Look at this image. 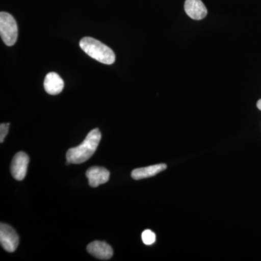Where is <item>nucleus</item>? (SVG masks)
<instances>
[{
  "label": "nucleus",
  "mask_w": 261,
  "mask_h": 261,
  "mask_svg": "<svg viewBox=\"0 0 261 261\" xmlns=\"http://www.w3.org/2000/svg\"><path fill=\"white\" fill-rule=\"evenodd\" d=\"M29 163L28 154L19 152L15 154L11 163V173L13 178L21 181L25 177Z\"/></svg>",
  "instance_id": "39448f33"
},
{
  "label": "nucleus",
  "mask_w": 261,
  "mask_h": 261,
  "mask_svg": "<svg viewBox=\"0 0 261 261\" xmlns=\"http://www.w3.org/2000/svg\"><path fill=\"white\" fill-rule=\"evenodd\" d=\"M44 87L48 94L51 95H57L63 91L64 82L58 73L51 72L46 75Z\"/></svg>",
  "instance_id": "1a4fd4ad"
},
{
  "label": "nucleus",
  "mask_w": 261,
  "mask_h": 261,
  "mask_svg": "<svg viewBox=\"0 0 261 261\" xmlns=\"http://www.w3.org/2000/svg\"><path fill=\"white\" fill-rule=\"evenodd\" d=\"M142 239L145 245H151L155 242V234L151 230L147 229L142 232Z\"/></svg>",
  "instance_id": "9b49d317"
},
{
  "label": "nucleus",
  "mask_w": 261,
  "mask_h": 261,
  "mask_svg": "<svg viewBox=\"0 0 261 261\" xmlns=\"http://www.w3.org/2000/svg\"><path fill=\"white\" fill-rule=\"evenodd\" d=\"M185 10L187 15L193 20H202L207 14V8L201 0H186Z\"/></svg>",
  "instance_id": "6e6552de"
},
{
  "label": "nucleus",
  "mask_w": 261,
  "mask_h": 261,
  "mask_svg": "<svg viewBox=\"0 0 261 261\" xmlns=\"http://www.w3.org/2000/svg\"><path fill=\"white\" fill-rule=\"evenodd\" d=\"M257 108L261 111V99L257 102Z\"/></svg>",
  "instance_id": "ddd939ff"
},
{
  "label": "nucleus",
  "mask_w": 261,
  "mask_h": 261,
  "mask_svg": "<svg viewBox=\"0 0 261 261\" xmlns=\"http://www.w3.org/2000/svg\"><path fill=\"white\" fill-rule=\"evenodd\" d=\"M0 243L7 252H13L19 245V237L15 230L9 225H0Z\"/></svg>",
  "instance_id": "20e7f679"
},
{
  "label": "nucleus",
  "mask_w": 261,
  "mask_h": 261,
  "mask_svg": "<svg viewBox=\"0 0 261 261\" xmlns=\"http://www.w3.org/2000/svg\"><path fill=\"white\" fill-rule=\"evenodd\" d=\"M101 137L102 135L99 128L91 130L80 145L68 149L66 153L67 161L73 164L86 162L97 150Z\"/></svg>",
  "instance_id": "f257e3e1"
},
{
  "label": "nucleus",
  "mask_w": 261,
  "mask_h": 261,
  "mask_svg": "<svg viewBox=\"0 0 261 261\" xmlns=\"http://www.w3.org/2000/svg\"><path fill=\"white\" fill-rule=\"evenodd\" d=\"M10 123H2L0 125V142H4L5 137L8 135L9 130Z\"/></svg>",
  "instance_id": "f8f14e48"
},
{
  "label": "nucleus",
  "mask_w": 261,
  "mask_h": 261,
  "mask_svg": "<svg viewBox=\"0 0 261 261\" xmlns=\"http://www.w3.org/2000/svg\"><path fill=\"white\" fill-rule=\"evenodd\" d=\"M87 251L99 260H109L113 256V251L111 245L106 242L94 241L87 246Z\"/></svg>",
  "instance_id": "0eeeda50"
},
{
  "label": "nucleus",
  "mask_w": 261,
  "mask_h": 261,
  "mask_svg": "<svg viewBox=\"0 0 261 261\" xmlns=\"http://www.w3.org/2000/svg\"><path fill=\"white\" fill-rule=\"evenodd\" d=\"M18 25L13 15L6 12L0 13V35L6 45L13 46L18 39Z\"/></svg>",
  "instance_id": "7ed1b4c3"
},
{
  "label": "nucleus",
  "mask_w": 261,
  "mask_h": 261,
  "mask_svg": "<svg viewBox=\"0 0 261 261\" xmlns=\"http://www.w3.org/2000/svg\"><path fill=\"white\" fill-rule=\"evenodd\" d=\"M80 45L84 53L103 64L111 65L116 61L112 49L94 38L84 37L81 39Z\"/></svg>",
  "instance_id": "f03ea898"
},
{
  "label": "nucleus",
  "mask_w": 261,
  "mask_h": 261,
  "mask_svg": "<svg viewBox=\"0 0 261 261\" xmlns=\"http://www.w3.org/2000/svg\"><path fill=\"white\" fill-rule=\"evenodd\" d=\"M86 176L88 178L89 186L97 187L109 181L110 172L106 168L93 166L87 170Z\"/></svg>",
  "instance_id": "423d86ee"
},
{
  "label": "nucleus",
  "mask_w": 261,
  "mask_h": 261,
  "mask_svg": "<svg viewBox=\"0 0 261 261\" xmlns=\"http://www.w3.org/2000/svg\"><path fill=\"white\" fill-rule=\"evenodd\" d=\"M167 168V165L164 163L152 165L147 167L136 168L132 172V177L135 180L144 179L155 176Z\"/></svg>",
  "instance_id": "9d476101"
}]
</instances>
